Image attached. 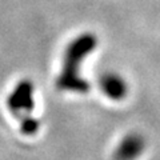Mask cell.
Returning a JSON list of instances; mask_svg holds the SVG:
<instances>
[{"label":"cell","instance_id":"cell-1","mask_svg":"<svg viewBox=\"0 0 160 160\" xmlns=\"http://www.w3.org/2000/svg\"><path fill=\"white\" fill-rule=\"evenodd\" d=\"M98 46V39L93 33H82L68 44L63 55L62 69L56 79L59 89L66 92L86 93L89 91V84L80 75V67L84 59Z\"/></svg>","mask_w":160,"mask_h":160},{"label":"cell","instance_id":"cell-2","mask_svg":"<svg viewBox=\"0 0 160 160\" xmlns=\"http://www.w3.org/2000/svg\"><path fill=\"white\" fill-rule=\"evenodd\" d=\"M33 84L28 79H23L15 86L13 91L7 98V107L15 119L20 124V131L23 135L31 136L39 131V120L32 115L33 100Z\"/></svg>","mask_w":160,"mask_h":160},{"label":"cell","instance_id":"cell-3","mask_svg":"<svg viewBox=\"0 0 160 160\" xmlns=\"http://www.w3.org/2000/svg\"><path fill=\"white\" fill-rule=\"evenodd\" d=\"M144 139L139 133H128L116 148L115 160H136L144 149Z\"/></svg>","mask_w":160,"mask_h":160},{"label":"cell","instance_id":"cell-4","mask_svg":"<svg viewBox=\"0 0 160 160\" xmlns=\"http://www.w3.org/2000/svg\"><path fill=\"white\" fill-rule=\"evenodd\" d=\"M100 88L107 98L112 100H122L127 93L124 79L115 72L103 73V76L100 78Z\"/></svg>","mask_w":160,"mask_h":160}]
</instances>
